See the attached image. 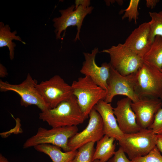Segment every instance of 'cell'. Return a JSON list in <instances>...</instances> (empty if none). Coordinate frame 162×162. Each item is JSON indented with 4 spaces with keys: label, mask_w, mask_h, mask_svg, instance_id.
<instances>
[{
    "label": "cell",
    "mask_w": 162,
    "mask_h": 162,
    "mask_svg": "<svg viewBox=\"0 0 162 162\" xmlns=\"http://www.w3.org/2000/svg\"><path fill=\"white\" fill-rule=\"evenodd\" d=\"M131 100L126 97L118 100L113 108L119 127L124 134L137 132L142 129L137 124L136 115L131 106Z\"/></svg>",
    "instance_id": "5bb4252c"
},
{
    "label": "cell",
    "mask_w": 162,
    "mask_h": 162,
    "mask_svg": "<svg viewBox=\"0 0 162 162\" xmlns=\"http://www.w3.org/2000/svg\"><path fill=\"white\" fill-rule=\"evenodd\" d=\"M156 135L150 129L136 133L124 134L118 144L130 160L146 155L155 146Z\"/></svg>",
    "instance_id": "277c9868"
},
{
    "label": "cell",
    "mask_w": 162,
    "mask_h": 162,
    "mask_svg": "<svg viewBox=\"0 0 162 162\" xmlns=\"http://www.w3.org/2000/svg\"><path fill=\"white\" fill-rule=\"evenodd\" d=\"M161 72L162 73V68H161Z\"/></svg>",
    "instance_id": "836d02e7"
},
{
    "label": "cell",
    "mask_w": 162,
    "mask_h": 162,
    "mask_svg": "<svg viewBox=\"0 0 162 162\" xmlns=\"http://www.w3.org/2000/svg\"><path fill=\"white\" fill-rule=\"evenodd\" d=\"M116 139L113 137L104 135L97 141L94 152L93 160H98L106 162L114 155L116 145L114 143Z\"/></svg>",
    "instance_id": "ac0fdd59"
},
{
    "label": "cell",
    "mask_w": 162,
    "mask_h": 162,
    "mask_svg": "<svg viewBox=\"0 0 162 162\" xmlns=\"http://www.w3.org/2000/svg\"><path fill=\"white\" fill-rule=\"evenodd\" d=\"M93 162H103L98 160H95L93 161Z\"/></svg>",
    "instance_id": "1f68e13d"
},
{
    "label": "cell",
    "mask_w": 162,
    "mask_h": 162,
    "mask_svg": "<svg viewBox=\"0 0 162 162\" xmlns=\"http://www.w3.org/2000/svg\"><path fill=\"white\" fill-rule=\"evenodd\" d=\"M39 118L52 128L77 126L86 119L73 95L55 107L41 112Z\"/></svg>",
    "instance_id": "6da1fadb"
},
{
    "label": "cell",
    "mask_w": 162,
    "mask_h": 162,
    "mask_svg": "<svg viewBox=\"0 0 162 162\" xmlns=\"http://www.w3.org/2000/svg\"><path fill=\"white\" fill-rule=\"evenodd\" d=\"M75 9L76 8L80 5L84 8H87L90 6V1L89 0H75Z\"/></svg>",
    "instance_id": "4316f807"
},
{
    "label": "cell",
    "mask_w": 162,
    "mask_h": 162,
    "mask_svg": "<svg viewBox=\"0 0 162 162\" xmlns=\"http://www.w3.org/2000/svg\"><path fill=\"white\" fill-rule=\"evenodd\" d=\"M159 2V0H146V6L148 8L153 9Z\"/></svg>",
    "instance_id": "f1b7e54d"
},
{
    "label": "cell",
    "mask_w": 162,
    "mask_h": 162,
    "mask_svg": "<svg viewBox=\"0 0 162 162\" xmlns=\"http://www.w3.org/2000/svg\"><path fill=\"white\" fill-rule=\"evenodd\" d=\"M0 162H10L8 159L1 153L0 154Z\"/></svg>",
    "instance_id": "4dcf8cb0"
},
{
    "label": "cell",
    "mask_w": 162,
    "mask_h": 162,
    "mask_svg": "<svg viewBox=\"0 0 162 162\" xmlns=\"http://www.w3.org/2000/svg\"><path fill=\"white\" fill-rule=\"evenodd\" d=\"M139 0H131L128 7L123 11L124 12L122 19L127 18L129 21L134 20L135 23H137L139 14L138 8L140 2Z\"/></svg>",
    "instance_id": "603a6c76"
},
{
    "label": "cell",
    "mask_w": 162,
    "mask_h": 162,
    "mask_svg": "<svg viewBox=\"0 0 162 162\" xmlns=\"http://www.w3.org/2000/svg\"><path fill=\"white\" fill-rule=\"evenodd\" d=\"M161 100L162 101V96H161V98H160Z\"/></svg>",
    "instance_id": "d6a6232c"
},
{
    "label": "cell",
    "mask_w": 162,
    "mask_h": 162,
    "mask_svg": "<svg viewBox=\"0 0 162 162\" xmlns=\"http://www.w3.org/2000/svg\"><path fill=\"white\" fill-rule=\"evenodd\" d=\"M37 81L28 73L25 80L20 83L10 84L0 80V90L2 92L12 91L20 96L21 105L27 107L32 105L38 107L43 111L49 108L35 87Z\"/></svg>",
    "instance_id": "ba28073f"
},
{
    "label": "cell",
    "mask_w": 162,
    "mask_h": 162,
    "mask_svg": "<svg viewBox=\"0 0 162 162\" xmlns=\"http://www.w3.org/2000/svg\"><path fill=\"white\" fill-rule=\"evenodd\" d=\"M152 43L151 39L149 22L143 23L134 30L124 44L142 59Z\"/></svg>",
    "instance_id": "9a60e30c"
},
{
    "label": "cell",
    "mask_w": 162,
    "mask_h": 162,
    "mask_svg": "<svg viewBox=\"0 0 162 162\" xmlns=\"http://www.w3.org/2000/svg\"><path fill=\"white\" fill-rule=\"evenodd\" d=\"M131 160L132 162H162V155L156 146L146 155Z\"/></svg>",
    "instance_id": "cb8c5ba5"
},
{
    "label": "cell",
    "mask_w": 162,
    "mask_h": 162,
    "mask_svg": "<svg viewBox=\"0 0 162 162\" xmlns=\"http://www.w3.org/2000/svg\"><path fill=\"white\" fill-rule=\"evenodd\" d=\"M143 62L160 70L162 68V37L156 36L150 48L142 58Z\"/></svg>",
    "instance_id": "ffe728a7"
},
{
    "label": "cell",
    "mask_w": 162,
    "mask_h": 162,
    "mask_svg": "<svg viewBox=\"0 0 162 162\" xmlns=\"http://www.w3.org/2000/svg\"><path fill=\"white\" fill-rule=\"evenodd\" d=\"M99 52L98 48L95 47L91 53L83 52L85 60L80 70V73L89 77L96 84L106 91L107 89V81L110 74V65L104 62L101 66L96 63L95 59Z\"/></svg>",
    "instance_id": "7c38bea8"
},
{
    "label": "cell",
    "mask_w": 162,
    "mask_h": 162,
    "mask_svg": "<svg viewBox=\"0 0 162 162\" xmlns=\"http://www.w3.org/2000/svg\"><path fill=\"white\" fill-rule=\"evenodd\" d=\"M95 143L89 142L80 147L75 156L70 162H93Z\"/></svg>",
    "instance_id": "44dd1931"
},
{
    "label": "cell",
    "mask_w": 162,
    "mask_h": 162,
    "mask_svg": "<svg viewBox=\"0 0 162 162\" xmlns=\"http://www.w3.org/2000/svg\"><path fill=\"white\" fill-rule=\"evenodd\" d=\"M71 86L73 95L86 119L95 106L100 100H104L106 96V91L87 76L73 81Z\"/></svg>",
    "instance_id": "7a4b0ae2"
},
{
    "label": "cell",
    "mask_w": 162,
    "mask_h": 162,
    "mask_svg": "<svg viewBox=\"0 0 162 162\" xmlns=\"http://www.w3.org/2000/svg\"><path fill=\"white\" fill-rule=\"evenodd\" d=\"M8 75L7 69L2 64H0V77L3 78Z\"/></svg>",
    "instance_id": "f546056e"
},
{
    "label": "cell",
    "mask_w": 162,
    "mask_h": 162,
    "mask_svg": "<svg viewBox=\"0 0 162 162\" xmlns=\"http://www.w3.org/2000/svg\"><path fill=\"white\" fill-rule=\"evenodd\" d=\"M88 123L82 131L77 132L68 140V146L71 151L76 150L90 142H97L104 135L102 118L94 107L89 114Z\"/></svg>",
    "instance_id": "8fae6325"
},
{
    "label": "cell",
    "mask_w": 162,
    "mask_h": 162,
    "mask_svg": "<svg viewBox=\"0 0 162 162\" xmlns=\"http://www.w3.org/2000/svg\"><path fill=\"white\" fill-rule=\"evenodd\" d=\"M78 131L76 126L52 128L50 129L40 127L35 135L26 141L23 147L26 148L47 143L58 146L64 152L70 151L71 150L68 146V140Z\"/></svg>",
    "instance_id": "5b68a950"
},
{
    "label": "cell",
    "mask_w": 162,
    "mask_h": 162,
    "mask_svg": "<svg viewBox=\"0 0 162 162\" xmlns=\"http://www.w3.org/2000/svg\"><path fill=\"white\" fill-rule=\"evenodd\" d=\"M75 8V5L72 4L65 9L59 10L61 16L52 20L57 39L62 38L61 34L63 31H64V37L68 27L76 26L77 32L74 41L75 42L77 40H80V33L84 19L87 14L92 13L94 8L92 6L84 8L80 5L76 8Z\"/></svg>",
    "instance_id": "9c48e42d"
},
{
    "label": "cell",
    "mask_w": 162,
    "mask_h": 162,
    "mask_svg": "<svg viewBox=\"0 0 162 162\" xmlns=\"http://www.w3.org/2000/svg\"><path fill=\"white\" fill-rule=\"evenodd\" d=\"M101 52L108 54L110 64L120 74L124 76L136 73L142 65L143 61L124 44L119 43Z\"/></svg>",
    "instance_id": "8992f818"
},
{
    "label": "cell",
    "mask_w": 162,
    "mask_h": 162,
    "mask_svg": "<svg viewBox=\"0 0 162 162\" xmlns=\"http://www.w3.org/2000/svg\"><path fill=\"white\" fill-rule=\"evenodd\" d=\"M35 87L49 108L55 107L73 95L71 85L58 75L39 84L37 83Z\"/></svg>",
    "instance_id": "52a82bcc"
},
{
    "label": "cell",
    "mask_w": 162,
    "mask_h": 162,
    "mask_svg": "<svg viewBox=\"0 0 162 162\" xmlns=\"http://www.w3.org/2000/svg\"><path fill=\"white\" fill-rule=\"evenodd\" d=\"M108 162H132L128 158L122 148L119 147L117 151H116L113 156Z\"/></svg>",
    "instance_id": "484cf974"
},
{
    "label": "cell",
    "mask_w": 162,
    "mask_h": 162,
    "mask_svg": "<svg viewBox=\"0 0 162 162\" xmlns=\"http://www.w3.org/2000/svg\"><path fill=\"white\" fill-rule=\"evenodd\" d=\"M138 125L142 129L148 128L152 123L155 116L162 105L160 98H142L136 102L131 103Z\"/></svg>",
    "instance_id": "4fadbf2b"
},
{
    "label": "cell",
    "mask_w": 162,
    "mask_h": 162,
    "mask_svg": "<svg viewBox=\"0 0 162 162\" xmlns=\"http://www.w3.org/2000/svg\"><path fill=\"white\" fill-rule=\"evenodd\" d=\"M16 30L11 32L10 28L8 25H5L2 22H0V47L5 46L8 47L9 51L10 59L12 60L14 58V48L16 44L12 42L15 40L20 41L25 44L19 36H16Z\"/></svg>",
    "instance_id": "d6986e66"
},
{
    "label": "cell",
    "mask_w": 162,
    "mask_h": 162,
    "mask_svg": "<svg viewBox=\"0 0 162 162\" xmlns=\"http://www.w3.org/2000/svg\"><path fill=\"white\" fill-rule=\"evenodd\" d=\"M156 135V146L162 155V134Z\"/></svg>",
    "instance_id": "83f0119b"
},
{
    "label": "cell",
    "mask_w": 162,
    "mask_h": 162,
    "mask_svg": "<svg viewBox=\"0 0 162 162\" xmlns=\"http://www.w3.org/2000/svg\"><path fill=\"white\" fill-rule=\"evenodd\" d=\"M151 18L149 21L151 27V39L153 42L156 36L162 37V11L158 12H149Z\"/></svg>",
    "instance_id": "7402d4cb"
},
{
    "label": "cell",
    "mask_w": 162,
    "mask_h": 162,
    "mask_svg": "<svg viewBox=\"0 0 162 162\" xmlns=\"http://www.w3.org/2000/svg\"><path fill=\"white\" fill-rule=\"evenodd\" d=\"M94 108L102 118L104 135L113 137L118 141L124 134L119 127L111 104L102 100H100Z\"/></svg>",
    "instance_id": "2e32d148"
},
{
    "label": "cell",
    "mask_w": 162,
    "mask_h": 162,
    "mask_svg": "<svg viewBox=\"0 0 162 162\" xmlns=\"http://www.w3.org/2000/svg\"><path fill=\"white\" fill-rule=\"evenodd\" d=\"M38 151L49 156L52 162H70L74 158L77 150L63 152L61 148L50 144H43L34 147Z\"/></svg>",
    "instance_id": "e0dca14e"
},
{
    "label": "cell",
    "mask_w": 162,
    "mask_h": 162,
    "mask_svg": "<svg viewBox=\"0 0 162 162\" xmlns=\"http://www.w3.org/2000/svg\"><path fill=\"white\" fill-rule=\"evenodd\" d=\"M157 135L162 134V105L156 113L153 122L149 128Z\"/></svg>",
    "instance_id": "d4e9b609"
},
{
    "label": "cell",
    "mask_w": 162,
    "mask_h": 162,
    "mask_svg": "<svg viewBox=\"0 0 162 162\" xmlns=\"http://www.w3.org/2000/svg\"><path fill=\"white\" fill-rule=\"evenodd\" d=\"M110 65V74L107 81L106 94L104 100L107 103H110L116 96L123 95L129 98L132 102L138 101L140 98L136 93L134 88L135 73L124 76Z\"/></svg>",
    "instance_id": "30bf717a"
},
{
    "label": "cell",
    "mask_w": 162,
    "mask_h": 162,
    "mask_svg": "<svg viewBox=\"0 0 162 162\" xmlns=\"http://www.w3.org/2000/svg\"><path fill=\"white\" fill-rule=\"evenodd\" d=\"M135 92L140 98H160L162 95V73L155 66L143 62L134 74Z\"/></svg>",
    "instance_id": "3957f363"
}]
</instances>
